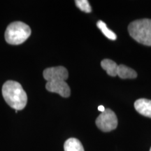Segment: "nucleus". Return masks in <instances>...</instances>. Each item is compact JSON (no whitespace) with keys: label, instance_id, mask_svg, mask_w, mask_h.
<instances>
[{"label":"nucleus","instance_id":"nucleus-10","mask_svg":"<svg viewBox=\"0 0 151 151\" xmlns=\"http://www.w3.org/2000/svg\"><path fill=\"white\" fill-rule=\"evenodd\" d=\"M101 66L111 76H116L118 72V65L113 60L109 59H104L101 62Z\"/></svg>","mask_w":151,"mask_h":151},{"label":"nucleus","instance_id":"nucleus-6","mask_svg":"<svg viewBox=\"0 0 151 151\" xmlns=\"http://www.w3.org/2000/svg\"><path fill=\"white\" fill-rule=\"evenodd\" d=\"M46 88L48 91L59 94L62 97H69L70 96L71 90L66 81H50L47 82Z\"/></svg>","mask_w":151,"mask_h":151},{"label":"nucleus","instance_id":"nucleus-5","mask_svg":"<svg viewBox=\"0 0 151 151\" xmlns=\"http://www.w3.org/2000/svg\"><path fill=\"white\" fill-rule=\"evenodd\" d=\"M43 78L48 81H65L69 77L67 69L64 67H55L46 69L43 73Z\"/></svg>","mask_w":151,"mask_h":151},{"label":"nucleus","instance_id":"nucleus-14","mask_svg":"<svg viewBox=\"0 0 151 151\" xmlns=\"http://www.w3.org/2000/svg\"><path fill=\"white\" fill-rule=\"evenodd\" d=\"M150 151H151V148H150Z\"/></svg>","mask_w":151,"mask_h":151},{"label":"nucleus","instance_id":"nucleus-7","mask_svg":"<svg viewBox=\"0 0 151 151\" xmlns=\"http://www.w3.org/2000/svg\"><path fill=\"white\" fill-rule=\"evenodd\" d=\"M134 108L141 115L151 118V100L138 99L134 102Z\"/></svg>","mask_w":151,"mask_h":151},{"label":"nucleus","instance_id":"nucleus-12","mask_svg":"<svg viewBox=\"0 0 151 151\" xmlns=\"http://www.w3.org/2000/svg\"><path fill=\"white\" fill-rule=\"evenodd\" d=\"M75 3L76 6L83 12L90 13L92 11V8L88 0H76Z\"/></svg>","mask_w":151,"mask_h":151},{"label":"nucleus","instance_id":"nucleus-9","mask_svg":"<svg viewBox=\"0 0 151 151\" xmlns=\"http://www.w3.org/2000/svg\"><path fill=\"white\" fill-rule=\"evenodd\" d=\"M64 150L65 151H85L81 141L75 138H70L65 141Z\"/></svg>","mask_w":151,"mask_h":151},{"label":"nucleus","instance_id":"nucleus-13","mask_svg":"<svg viewBox=\"0 0 151 151\" xmlns=\"http://www.w3.org/2000/svg\"><path fill=\"white\" fill-rule=\"evenodd\" d=\"M98 110L99 111H101V113H103L104 111L106 110V109L104 108V106H99V107H98Z\"/></svg>","mask_w":151,"mask_h":151},{"label":"nucleus","instance_id":"nucleus-11","mask_svg":"<svg viewBox=\"0 0 151 151\" xmlns=\"http://www.w3.org/2000/svg\"><path fill=\"white\" fill-rule=\"evenodd\" d=\"M97 26L99 29L101 30V32H102L104 36L106 38H108L110 40H116L117 39V36L112 30L109 29L108 27H107L106 24L104 22H103L102 20H99L97 22Z\"/></svg>","mask_w":151,"mask_h":151},{"label":"nucleus","instance_id":"nucleus-8","mask_svg":"<svg viewBox=\"0 0 151 151\" xmlns=\"http://www.w3.org/2000/svg\"><path fill=\"white\" fill-rule=\"evenodd\" d=\"M117 76H118L122 79H131L137 78V73L132 68L128 67L124 65H120L118 67Z\"/></svg>","mask_w":151,"mask_h":151},{"label":"nucleus","instance_id":"nucleus-4","mask_svg":"<svg viewBox=\"0 0 151 151\" xmlns=\"http://www.w3.org/2000/svg\"><path fill=\"white\" fill-rule=\"evenodd\" d=\"M118 118L112 110L106 109L96 119V124L101 131L109 132L115 129L118 126Z\"/></svg>","mask_w":151,"mask_h":151},{"label":"nucleus","instance_id":"nucleus-1","mask_svg":"<svg viewBox=\"0 0 151 151\" xmlns=\"http://www.w3.org/2000/svg\"><path fill=\"white\" fill-rule=\"evenodd\" d=\"M2 95L6 102L16 111L22 110L27 104V94L16 81H8L3 85Z\"/></svg>","mask_w":151,"mask_h":151},{"label":"nucleus","instance_id":"nucleus-3","mask_svg":"<svg viewBox=\"0 0 151 151\" xmlns=\"http://www.w3.org/2000/svg\"><path fill=\"white\" fill-rule=\"evenodd\" d=\"M31 35V29L27 24L17 21L11 23L5 32V40L11 45H19L24 43Z\"/></svg>","mask_w":151,"mask_h":151},{"label":"nucleus","instance_id":"nucleus-2","mask_svg":"<svg viewBox=\"0 0 151 151\" xmlns=\"http://www.w3.org/2000/svg\"><path fill=\"white\" fill-rule=\"evenodd\" d=\"M130 36L138 43L151 46V20L141 19L132 22L128 26Z\"/></svg>","mask_w":151,"mask_h":151}]
</instances>
